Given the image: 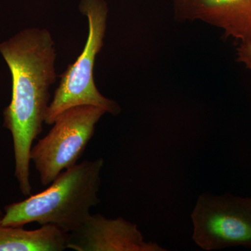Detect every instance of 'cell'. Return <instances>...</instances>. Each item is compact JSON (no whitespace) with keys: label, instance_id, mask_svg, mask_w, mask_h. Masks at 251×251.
Masks as SVG:
<instances>
[{"label":"cell","instance_id":"cell-1","mask_svg":"<svg viewBox=\"0 0 251 251\" xmlns=\"http://www.w3.org/2000/svg\"><path fill=\"white\" fill-rule=\"evenodd\" d=\"M12 77V98L4 110V126L14 140L15 176L24 196L30 195L29 162L34 140L43 130L50 87L57 80L54 42L46 29L30 28L0 44Z\"/></svg>","mask_w":251,"mask_h":251},{"label":"cell","instance_id":"cell-2","mask_svg":"<svg viewBox=\"0 0 251 251\" xmlns=\"http://www.w3.org/2000/svg\"><path fill=\"white\" fill-rule=\"evenodd\" d=\"M103 158L84 161L62 171L43 192L4 207L3 226L23 227L37 223L53 225L64 232L80 228L100 202Z\"/></svg>","mask_w":251,"mask_h":251},{"label":"cell","instance_id":"cell-3","mask_svg":"<svg viewBox=\"0 0 251 251\" xmlns=\"http://www.w3.org/2000/svg\"><path fill=\"white\" fill-rule=\"evenodd\" d=\"M79 9L88 20V36L82 53L59 75V85L46 112V125H53L62 112L77 105L98 107L113 115L121 112L117 102L100 93L94 78L96 58L106 31L108 5L104 0H81Z\"/></svg>","mask_w":251,"mask_h":251},{"label":"cell","instance_id":"cell-4","mask_svg":"<svg viewBox=\"0 0 251 251\" xmlns=\"http://www.w3.org/2000/svg\"><path fill=\"white\" fill-rule=\"evenodd\" d=\"M106 111L92 105H77L57 116L44 138L31 147L30 161L41 184H50L62 171L77 164Z\"/></svg>","mask_w":251,"mask_h":251},{"label":"cell","instance_id":"cell-5","mask_svg":"<svg viewBox=\"0 0 251 251\" xmlns=\"http://www.w3.org/2000/svg\"><path fill=\"white\" fill-rule=\"evenodd\" d=\"M191 219L193 241L204 250L251 248V198L204 193Z\"/></svg>","mask_w":251,"mask_h":251},{"label":"cell","instance_id":"cell-6","mask_svg":"<svg viewBox=\"0 0 251 251\" xmlns=\"http://www.w3.org/2000/svg\"><path fill=\"white\" fill-rule=\"evenodd\" d=\"M67 249L76 251H165L147 242L135 224L122 217L109 219L100 214L89 216L83 225L69 234Z\"/></svg>","mask_w":251,"mask_h":251},{"label":"cell","instance_id":"cell-7","mask_svg":"<svg viewBox=\"0 0 251 251\" xmlns=\"http://www.w3.org/2000/svg\"><path fill=\"white\" fill-rule=\"evenodd\" d=\"M175 9L179 21H202L240 42L251 38V0H184Z\"/></svg>","mask_w":251,"mask_h":251},{"label":"cell","instance_id":"cell-8","mask_svg":"<svg viewBox=\"0 0 251 251\" xmlns=\"http://www.w3.org/2000/svg\"><path fill=\"white\" fill-rule=\"evenodd\" d=\"M0 211V251H62L67 249L69 233L53 225L27 230L23 227L3 226Z\"/></svg>","mask_w":251,"mask_h":251},{"label":"cell","instance_id":"cell-9","mask_svg":"<svg viewBox=\"0 0 251 251\" xmlns=\"http://www.w3.org/2000/svg\"><path fill=\"white\" fill-rule=\"evenodd\" d=\"M237 61L251 70V38L241 41L237 49Z\"/></svg>","mask_w":251,"mask_h":251},{"label":"cell","instance_id":"cell-10","mask_svg":"<svg viewBox=\"0 0 251 251\" xmlns=\"http://www.w3.org/2000/svg\"><path fill=\"white\" fill-rule=\"evenodd\" d=\"M184 0H174L175 4V7H176V6H179V4H181V3L184 1Z\"/></svg>","mask_w":251,"mask_h":251}]
</instances>
